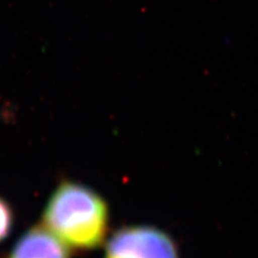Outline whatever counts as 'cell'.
<instances>
[{
	"instance_id": "4",
	"label": "cell",
	"mask_w": 258,
	"mask_h": 258,
	"mask_svg": "<svg viewBox=\"0 0 258 258\" xmlns=\"http://www.w3.org/2000/svg\"><path fill=\"white\" fill-rule=\"evenodd\" d=\"M15 213L5 199L0 197V243L7 239L14 229Z\"/></svg>"
},
{
	"instance_id": "2",
	"label": "cell",
	"mask_w": 258,
	"mask_h": 258,
	"mask_svg": "<svg viewBox=\"0 0 258 258\" xmlns=\"http://www.w3.org/2000/svg\"><path fill=\"white\" fill-rule=\"evenodd\" d=\"M105 258H179L173 240L166 232L147 226L128 227L111 238Z\"/></svg>"
},
{
	"instance_id": "1",
	"label": "cell",
	"mask_w": 258,
	"mask_h": 258,
	"mask_svg": "<svg viewBox=\"0 0 258 258\" xmlns=\"http://www.w3.org/2000/svg\"><path fill=\"white\" fill-rule=\"evenodd\" d=\"M42 222L67 247L95 249L105 238L108 210L102 197L91 188L64 181L51 195Z\"/></svg>"
},
{
	"instance_id": "3",
	"label": "cell",
	"mask_w": 258,
	"mask_h": 258,
	"mask_svg": "<svg viewBox=\"0 0 258 258\" xmlns=\"http://www.w3.org/2000/svg\"><path fill=\"white\" fill-rule=\"evenodd\" d=\"M9 258H70L67 246L44 226H34L15 244Z\"/></svg>"
}]
</instances>
